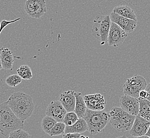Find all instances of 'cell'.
<instances>
[{"label":"cell","mask_w":150,"mask_h":138,"mask_svg":"<svg viewBox=\"0 0 150 138\" xmlns=\"http://www.w3.org/2000/svg\"><path fill=\"white\" fill-rule=\"evenodd\" d=\"M120 106L121 109L130 115L135 116L139 115V103L137 98L123 95L120 99Z\"/></svg>","instance_id":"30bf717a"},{"label":"cell","mask_w":150,"mask_h":138,"mask_svg":"<svg viewBox=\"0 0 150 138\" xmlns=\"http://www.w3.org/2000/svg\"><path fill=\"white\" fill-rule=\"evenodd\" d=\"M81 134L79 133H67L65 134L63 138H79Z\"/></svg>","instance_id":"83f0119b"},{"label":"cell","mask_w":150,"mask_h":138,"mask_svg":"<svg viewBox=\"0 0 150 138\" xmlns=\"http://www.w3.org/2000/svg\"><path fill=\"white\" fill-rule=\"evenodd\" d=\"M146 81L144 77L139 75H134L127 79L124 84L123 92L124 95L138 99L139 92L146 89Z\"/></svg>","instance_id":"8992f818"},{"label":"cell","mask_w":150,"mask_h":138,"mask_svg":"<svg viewBox=\"0 0 150 138\" xmlns=\"http://www.w3.org/2000/svg\"><path fill=\"white\" fill-rule=\"evenodd\" d=\"M79 138H89V137H88L87 136H85V135H81Z\"/></svg>","instance_id":"1f68e13d"},{"label":"cell","mask_w":150,"mask_h":138,"mask_svg":"<svg viewBox=\"0 0 150 138\" xmlns=\"http://www.w3.org/2000/svg\"><path fill=\"white\" fill-rule=\"evenodd\" d=\"M127 37V34L120 27L113 23H111L108 37V43L109 46L116 47L124 42Z\"/></svg>","instance_id":"ba28073f"},{"label":"cell","mask_w":150,"mask_h":138,"mask_svg":"<svg viewBox=\"0 0 150 138\" xmlns=\"http://www.w3.org/2000/svg\"><path fill=\"white\" fill-rule=\"evenodd\" d=\"M24 8L30 17L36 19L42 17L47 11L46 2L44 0H27Z\"/></svg>","instance_id":"52a82bcc"},{"label":"cell","mask_w":150,"mask_h":138,"mask_svg":"<svg viewBox=\"0 0 150 138\" xmlns=\"http://www.w3.org/2000/svg\"><path fill=\"white\" fill-rule=\"evenodd\" d=\"M127 138V137H124V136H122V137H118V138Z\"/></svg>","instance_id":"836d02e7"},{"label":"cell","mask_w":150,"mask_h":138,"mask_svg":"<svg viewBox=\"0 0 150 138\" xmlns=\"http://www.w3.org/2000/svg\"><path fill=\"white\" fill-rule=\"evenodd\" d=\"M2 49H3V47H0V52L1 51V50Z\"/></svg>","instance_id":"e575fe53"},{"label":"cell","mask_w":150,"mask_h":138,"mask_svg":"<svg viewBox=\"0 0 150 138\" xmlns=\"http://www.w3.org/2000/svg\"><path fill=\"white\" fill-rule=\"evenodd\" d=\"M145 136H147V137H149L150 138V127H149V129L148 131H147V133L145 134Z\"/></svg>","instance_id":"f546056e"},{"label":"cell","mask_w":150,"mask_h":138,"mask_svg":"<svg viewBox=\"0 0 150 138\" xmlns=\"http://www.w3.org/2000/svg\"><path fill=\"white\" fill-rule=\"evenodd\" d=\"M66 125L63 122H57L49 133L51 137L62 135L64 133Z\"/></svg>","instance_id":"7402d4cb"},{"label":"cell","mask_w":150,"mask_h":138,"mask_svg":"<svg viewBox=\"0 0 150 138\" xmlns=\"http://www.w3.org/2000/svg\"><path fill=\"white\" fill-rule=\"evenodd\" d=\"M110 18L111 23L117 25L127 34L134 32L137 27V21L121 17L113 12L110 13Z\"/></svg>","instance_id":"8fae6325"},{"label":"cell","mask_w":150,"mask_h":138,"mask_svg":"<svg viewBox=\"0 0 150 138\" xmlns=\"http://www.w3.org/2000/svg\"><path fill=\"white\" fill-rule=\"evenodd\" d=\"M57 122L54 118L49 116H45L42 121V127L45 132L49 134L50 131L55 125Z\"/></svg>","instance_id":"44dd1931"},{"label":"cell","mask_w":150,"mask_h":138,"mask_svg":"<svg viewBox=\"0 0 150 138\" xmlns=\"http://www.w3.org/2000/svg\"><path fill=\"white\" fill-rule=\"evenodd\" d=\"M78 119V116L74 112H67L64 118L63 123L67 127H70L77 122Z\"/></svg>","instance_id":"cb8c5ba5"},{"label":"cell","mask_w":150,"mask_h":138,"mask_svg":"<svg viewBox=\"0 0 150 138\" xmlns=\"http://www.w3.org/2000/svg\"><path fill=\"white\" fill-rule=\"evenodd\" d=\"M67 113L60 101H53L47 107L45 113L46 116L54 118L57 122H63Z\"/></svg>","instance_id":"7c38bea8"},{"label":"cell","mask_w":150,"mask_h":138,"mask_svg":"<svg viewBox=\"0 0 150 138\" xmlns=\"http://www.w3.org/2000/svg\"><path fill=\"white\" fill-rule=\"evenodd\" d=\"M10 138H31L28 133L23 129L18 130L9 134Z\"/></svg>","instance_id":"d4e9b609"},{"label":"cell","mask_w":150,"mask_h":138,"mask_svg":"<svg viewBox=\"0 0 150 138\" xmlns=\"http://www.w3.org/2000/svg\"><path fill=\"white\" fill-rule=\"evenodd\" d=\"M6 102L15 115L23 122L32 116L35 108L32 97L24 92L13 93Z\"/></svg>","instance_id":"6da1fadb"},{"label":"cell","mask_w":150,"mask_h":138,"mask_svg":"<svg viewBox=\"0 0 150 138\" xmlns=\"http://www.w3.org/2000/svg\"><path fill=\"white\" fill-rule=\"evenodd\" d=\"M75 96L76 105L74 112L78 116V118H83L87 109L84 101V96L81 93L76 92L75 93Z\"/></svg>","instance_id":"2e32d148"},{"label":"cell","mask_w":150,"mask_h":138,"mask_svg":"<svg viewBox=\"0 0 150 138\" xmlns=\"http://www.w3.org/2000/svg\"><path fill=\"white\" fill-rule=\"evenodd\" d=\"M139 110L138 116L150 123V101L146 99H139Z\"/></svg>","instance_id":"d6986e66"},{"label":"cell","mask_w":150,"mask_h":138,"mask_svg":"<svg viewBox=\"0 0 150 138\" xmlns=\"http://www.w3.org/2000/svg\"><path fill=\"white\" fill-rule=\"evenodd\" d=\"M145 90L147 91L148 94H149V96H148L146 100L150 101V82L148 84H147V86H146V88Z\"/></svg>","instance_id":"f1b7e54d"},{"label":"cell","mask_w":150,"mask_h":138,"mask_svg":"<svg viewBox=\"0 0 150 138\" xmlns=\"http://www.w3.org/2000/svg\"><path fill=\"white\" fill-rule=\"evenodd\" d=\"M149 122L138 115L135 117L133 127L129 131L130 135L134 138L145 136L150 127Z\"/></svg>","instance_id":"4fadbf2b"},{"label":"cell","mask_w":150,"mask_h":138,"mask_svg":"<svg viewBox=\"0 0 150 138\" xmlns=\"http://www.w3.org/2000/svg\"><path fill=\"white\" fill-rule=\"evenodd\" d=\"M111 25V21L109 15H98L93 20L92 34L101 42V45H104L108 42Z\"/></svg>","instance_id":"5b68a950"},{"label":"cell","mask_w":150,"mask_h":138,"mask_svg":"<svg viewBox=\"0 0 150 138\" xmlns=\"http://www.w3.org/2000/svg\"><path fill=\"white\" fill-rule=\"evenodd\" d=\"M112 12L122 17L137 21L135 12L128 6H117L113 9Z\"/></svg>","instance_id":"e0dca14e"},{"label":"cell","mask_w":150,"mask_h":138,"mask_svg":"<svg viewBox=\"0 0 150 138\" xmlns=\"http://www.w3.org/2000/svg\"><path fill=\"white\" fill-rule=\"evenodd\" d=\"M6 84L10 87H16L20 84L22 82V79L18 75L13 74L6 77L5 79Z\"/></svg>","instance_id":"603a6c76"},{"label":"cell","mask_w":150,"mask_h":138,"mask_svg":"<svg viewBox=\"0 0 150 138\" xmlns=\"http://www.w3.org/2000/svg\"><path fill=\"white\" fill-rule=\"evenodd\" d=\"M21 19L20 18H17L15 20H11V21H7V20H2V21H1L0 23V34H1V32H2L3 29L6 28V26H8L11 23H13L17 22L18 21L20 20Z\"/></svg>","instance_id":"484cf974"},{"label":"cell","mask_w":150,"mask_h":138,"mask_svg":"<svg viewBox=\"0 0 150 138\" xmlns=\"http://www.w3.org/2000/svg\"><path fill=\"white\" fill-rule=\"evenodd\" d=\"M24 122L15 115L6 101L0 104V132L4 136L18 130L23 129Z\"/></svg>","instance_id":"7a4b0ae2"},{"label":"cell","mask_w":150,"mask_h":138,"mask_svg":"<svg viewBox=\"0 0 150 138\" xmlns=\"http://www.w3.org/2000/svg\"><path fill=\"white\" fill-rule=\"evenodd\" d=\"M83 118L86 121L88 130L93 135L99 134L110 120L109 115L104 111H93L87 109Z\"/></svg>","instance_id":"3957f363"},{"label":"cell","mask_w":150,"mask_h":138,"mask_svg":"<svg viewBox=\"0 0 150 138\" xmlns=\"http://www.w3.org/2000/svg\"><path fill=\"white\" fill-rule=\"evenodd\" d=\"M17 75L22 79L30 80L33 78V73L30 68L28 65H22L17 70Z\"/></svg>","instance_id":"ffe728a7"},{"label":"cell","mask_w":150,"mask_h":138,"mask_svg":"<svg viewBox=\"0 0 150 138\" xmlns=\"http://www.w3.org/2000/svg\"><path fill=\"white\" fill-rule=\"evenodd\" d=\"M108 114L110 123L115 129L120 132H126L132 129L135 116L130 115L118 107H112Z\"/></svg>","instance_id":"277c9868"},{"label":"cell","mask_w":150,"mask_h":138,"mask_svg":"<svg viewBox=\"0 0 150 138\" xmlns=\"http://www.w3.org/2000/svg\"><path fill=\"white\" fill-rule=\"evenodd\" d=\"M84 98L87 108L93 111H102L107 105L104 96L99 93L85 95Z\"/></svg>","instance_id":"9c48e42d"},{"label":"cell","mask_w":150,"mask_h":138,"mask_svg":"<svg viewBox=\"0 0 150 138\" xmlns=\"http://www.w3.org/2000/svg\"><path fill=\"white\" fill-rule=\"evenodd\" d=\"M0 60L3 69L6 70H12L14 58L12 52L10 50L8 49H4L3 47L0 52Z\"/></svg>","instance_id":"9a60e30c"},{"label":"cell","mask_w":150,"mask_h":138,"mask_svg":"<svg viewBox=\"0 0 150 138\" xmlns=\"http://www.w3.org/2000/svg\"><path fill=\"white\" fill-rule=\"evenodd\" d=\"M149 96V94L147 91L145 89L141 91L139 93V99H147Z\"/></svg>","instance_id":"4316f807"},{"label":"cell","mask_w":150,"mask_h":138,"mask_svg":"<svg viewBox=\"0 0 150 138\" xmlns=\"http://www.w3.org/2000/svg\"><path fill=\"white\" fill-rule=\"evenodd\" d=\"M2 69H3V68H2V63H1V60H0V71Z\"/></svg>","instance_id":"d6a6232c"},{"label":"cell","mask_w":150,"mask_h":138,"mask_svg":"<svg viewBox=\"0 0 150 138\" xmlns=\"http://www.w3.org/2000/svg\"><path fill=\"white\" fill-rule=\"evenodd\" d=\"M88 130V126L86 121L83 118H79L77 122L70 127H66L65 134L67 133H79L81 134Z\"/></svg>","instance_id":"ac0fdd59"},{"label":"cell","mask_w":150,"mask_h":138,"mask_svg":"<svg viewBox=\"0 0 150 138\" xmlns=\"http://www.w3.org/2000/svg\"><path fill=\"white\" fill-rule=\"evenodd\" d=\"M150 138V137H147V136H143V137H137V138Z\"/></svg>","instance_id":"4dcf8cb0"},{"label":"cell","mask_w":150,"mask_h":138,"mask_svg":"<svg viewBox=\"0 0 150 138\" xmlns=\"http://www.w3.org/2000/svg\"></svg>","instance_id":"d590c367"},{"label":"cell","mask_w":150,"mask_h":138,"mask_svg":"<svg viewBox=\"0 0 150 138\" xmlns=\"http://www.w3.org/2000/svg\"><path fill=\"white\" fill-rule=\"evenodd\" d=\"M75 93V91L69 90L60 95L59 101L66 110L67 112H74L76 105Z\"/></svg>","instance_id":"5bb4252c"}]
</instances>
